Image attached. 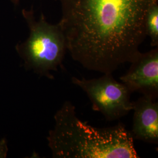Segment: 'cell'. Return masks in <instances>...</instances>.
<instances>
[{"label": "cell", "mask_w": 158, "mask_h": 158, "mask_svg": "<svg viewBox=\"0 0 158 158\" xmlns=\"http://www.w3.org/2000/svg\"><path fill=\"white\" fill-rule=\"evenodd\" d=\"M155 1L59 0V23L72 58L103 74L132 62L147 38L145 19Z\"/></svg>", "instance_id": "obj_1"}, {"label": "cell", "mask_w": 158, "mask_h": 158, "mask_svg": "<svg viewBox=\"0 0 158 158\" xmlns=\"http://www.w3.org/2000/svg\"><path fill=\"white\" fill-rule=\"evenodd\" d=\"M54 119V128L47 138L53 158H139L134 140L124 125L91 126L79 118L69 101L63 104Z\"/></svg>", "instance_id": "obj_2"}, {"label": "cell", "mask_w": 158, "mask_h": 158, "mask_svg": "<svg viewBox=\"0 0 158 158\" xmlns=\"http://www.w3.org/2000/svg\"><path fill=\"white\" fill-rule=\"evenodd\" d=\"M23 15L29 28L28 39L18 44L16 49L28 70L49 79H53L52 71L62 66L68 51L64 34L59 23H48L44 15L36 19L34 10L23 9Z\"/></svg>", "instance_id": "obj_3"}, {"label": "cell", "mask_w": 158, "mask_h": 158, "mask_svg": "<svg viewBox=\"0 0 158 158\" xmlns=\"http://www.w3.org/2000/svg\"><path fill=\"white\" fill-rule=\"evenodd\" d=\"M72 83L81 88L89 98L93 110L102 113L108 121L123 117L132 110L131 91L112 73L103 74L97 79L72 77Z\"/></svg>", "instance_id": "obj_4"}, {"label": "cell", "mask_w": 158, "mask_h": 158, "mask_svg": "<svg viewBox=\"0 0 158 158\" xmlns=\"http://www.w3.org/2000/svg\"><path fill=\"white\" fill-rule=\"evenodd\" d=\"M128 72L120 80L131 92H139L143 96L156 100L158 97V48L140 53L131 63Z\"/></svg>", "instance_id": "obj_5"}, {"label": "cell", "mask_w": 158, "mask_h": 158, "mask_svg": "<svg viewBox=\"0 0 158 158\" xmlns=\"http://www.w3.org/2000/svg\"><path fill=\"white\" fill-rule=\"evenodd\" d=\"M132 110L133 124L130 132L134 140L158 144V102L150 97L142 96L133 102Z\"/></svg>", "instance_id": "obj_6"}, {"label": "cell", "mask_w": 158, "mask_h": 158, "mask_svg": "<svg viewBox=\"0 0 158 158\" xmlns=\"http://www.w3.org/2000/svg\"><path fill=\"white\" fill-rule=\"evenodd\" d=\"M147 36L151 40L152 47H158V0H155L149 6L145 19Z\"/></svg>", "instance_id": "obj_7"}, {"label": "cell", "mask_w": 158, "mask_h": 158, "mask_svg": "<svg viewBox=\"0 0 158 158\" xmlns=\"http://www.w3.org/2000/svg\"><path fill=\"white\" fill-rule=\"evenodd\" d=\"M8 148L6 139L0 140V158H6Z\"/></svg>", "instance_id": "obj_8"}, {"label": "cell", "mask_w": 158, "mask_h": 158, "mask_svg": "<svg viewBox=\"0 0 158 158\" xmlns=\"http://www.w3.org/2000/svg\"><path fill=\"white\" fill-rule=\"evenodd\" d=\"M12 2L14 3V4H17L19 2V1L20 0H11Z\"/></svg>", "instance_id": "obj_9"}]
</instances>
